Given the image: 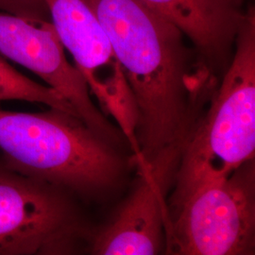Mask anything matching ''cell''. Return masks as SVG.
Returning a JSON list of instances; mask_svg holds the SVG:
<instances>
[{
	"label": "cell",
	"mask_w": 255,
	"mask_h": 255,
	"mask_svg": "<svg viewBox=\"0 0 255 255\" xmlns=\"http://www.w3.org/2000/svg\"><path fill=\"white\" fill-rule=\"evenodd\" d=\"M0 150L12 168L83 202L108 199L126 172L117 146L79 117L52 108L35 114L0 110Z\"/></svg>",
	"instance_id": "cell-2"
},
{
	"label": "cell",
	"mask_w": 255,
	"mask_h": 255,
	"mask_svg": "<svg viewBox=\"0 0 255 255\" xmlns=\"http://www.w3.org/2000/svg\"><path fill=\"white\" fill-rule=\"evenodd\" d=\"M118 60L136 103L137 145L146 164L187 134L213 81L192 63L184 35L142 0H84Z\"/></svg>",
	"instance_id": "cell-1"
},
{
	"label": "cell",
	"mask_w": 255,
	"mask_h": 255,
	"mask_svg": "<svg viewBox=\"0 0 255 255\" xmlns=\"http://www.w3.org/2000/svg\"><path fill=\"white\" fill-rule=\"evenodd\" d=\"M175 176L176 171L166 166L138 172L127 198L107 222L94 229L88 252L99 255L165 254L166 195Z\"/></svg>",
	"instance_id": "cell-7"
},
{
	"label": "cell",
	"mask_w": 255,
	"mask_h": 255,
	"mask_svg": "<svg viewBox=\"0 0 255 255\" xmlns=\"http://www.w3.org/2000/svg\"><path fill=\"white\" fill-rule=\"evenodd\" d=\"M78 201L0 160V255L88 252L95 227Z\"/></svg>",
	"instance_id": "cell-5"
},
{
	"label": "cell",
	"mask_w": 255,
	"mask_h": 255,
	"mask_svg": "<svg viewBox=\"0 0 255 255\" xmlns=\"http://www.w3.org/2000/svg\"><path fill=\"white\" fill-rule=\"evenodd\" d=\"M7 101L41 103L79 117L62 95L47 85L28 79L0 57V101Z\"/></svg>",
	"instance_id": "cell-10"
},
{
	"label": "cell",
	"mask_w": 255,
	"mask_h": 255,
	"mask_svg": "<svg viewBox=\"0 0 255 255\" xmlns=\"http://www.w3.org/2000/svg\"><path fill=\"white\" fill-rule=\"evenodd\" d=\"M191 41L201 66L216 79L226 70L239 27L244 0H142Z\"/></svg>",
	"instance_id": "cell-9"
},
{
	"label": "cell",
	"mask_w": 255,
	"mask_h": 255,
	"mask_svg": "<svg viewBox=\"0 0 255 255\" xmlns=\"http://www.w3.org/2000/svg\"><path fill=\"white\" fill-rule=\"evenodd\" d=\"M0 53L33 72L62 95L99 136L114 146L124 138L94 104L87 82L77 66L68 62L50 21L24 18L0 10Z\"/></svg>",
	"instance_id": "cell-6"
},
{
	"label": "cell",
	"mask_w": 255,
	"mask_h": 255,
	"mask_svg": "<svg viewBox=\"0 0 255 255\" xmlns=\"http://www.w3.org/2000/svg\"><path fill=\"white\" fill-rule=\"evenodd\" d=\"M50 22L101 107L119 99L126 82L109 41L84 0H45Z\"/></svg>",
	"instance_id": "cell-8"
},
{
	"label": "cell",
	"mask_w": 255,
	"mask_h": 255,
	"mask_svg": "<svg viewBox=\"0 0 255 255\" xmlns=\"http://www.w3.org/2000/svg\"><path fill=\"white\" fill-rule=\"evenodd\" d=\"M167 208L165 254L255 255V159L226 177L173 192Z\"/></svg>",
	"instance_id": "cell-4"
},
{
	"label": "cell",
	"mask_w": 255,
	"mask_h": 255,
	"mask_svg": "<svg viewBox=\"0 0 255 255\" xmlns=\"http://www.w3.org/2000/svg\"><path fill=\"white\" fill-rule=\"evenodd\" d=\"M0 10L24 18L50 21L45 0H0Z\"/></svg>",
	"instance_id": "cell-11"
},
{
	"label": "cell",
	"mask_w": 255,
	"mask_h": 255,
	"mask_svg": "<svg viewBox=\"0 0 255 255\" xmlns=\"http://www.w3.org/2000/svg\"><path fill=\"white\" fill-rule=\"evenodd\" d=\"M208 108L192 128L174 192L228 176L255 152V12L247 9L235 52Z\"/></svg>",
	"instance_id": "cell-3"
}]
</instances>
